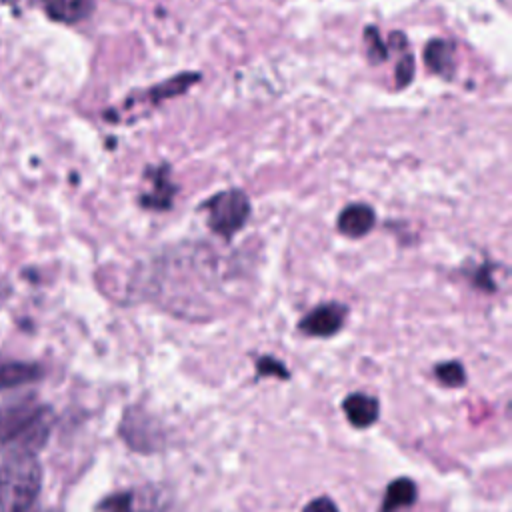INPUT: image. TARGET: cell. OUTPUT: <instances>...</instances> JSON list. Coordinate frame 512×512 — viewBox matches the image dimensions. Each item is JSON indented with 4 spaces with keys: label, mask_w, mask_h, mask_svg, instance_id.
<instances>
[{
    "label": "cell",
    "mask_w": 512,
    "mask_h": 512,
    "mask_svg": "<svg viewBox=\"0 0 512 512\" xmlns=\"http://www.w3.org/2000/svg\"><path fill=\"white\" fill-rule=\"evenodd\" d=\"M48 18L64 24H74L88 18L94 10V0H40Z\"/></svg>",
    "instance_id": "9"
},
{
    "label": "cell",
    "mask_w": 512,
    "mask_h": 512,
    "mask_svg": "<svg viewBox=\"0 0 512 512\" xmlns=\"http://www.w3.org/2000/svg\"><path fill=\"white\" fill-rule=\"evenodd\" d=\"M54 426L50 406L36 402L34 396L12 400L0 408V446L6 456L30 454L44 448Z\"/></svg>",
    "instance_id": "1"
},
{
    "label": "cell",
    "mask_w": 512,
    "mask_h": 512,
    "mask_svg": "<svg viewBox=\"0 0 512 512\" xmlns=\"http://www.w3.org/2000/svg\"><path fill=\"white\" fill-rule=\"evenodd\" d=\"M202 208L208 212V226L222 238H232L250 216V200L238 190H224L208 198Z\"/></svg>",
    "instance_id": "3"
},
{
    "label": "cell",
    "mask_w": 512,
    "mask_h": 512,
    "mask_svg": "<svg viewBox=\"0 0 512 512\" xmlns=\"http://www.w3.org/2000/svg\"><path fill=\"white\" fill-rule=\"evenodd\" d=\"M302 512H338V506L334 504V500H330L328 496H318L314 500H310Z\"/></svg>",
    "instance_id": "16"
},
{
    "label": "cell",
    "mask_w": 512,
    "mask_h": 512,
    "mask_svg": "<svg viewBox=\"0 0 512 512\" xmlns=\"http://www.w3.org/2000/svg\"><path fill=\"white\" fill-rule=\"evenodd\" d=\"M98 512H164V508L154 490H126L102 500Z\"/></svg>",
    "instance_id": "6"
},
{
    "label": "cell",
    "mask_w": 512,
    "mask_h": 512,
    "mask_svg": "<svg viewBox=\"0 0 512 512\" xmlns=\"http://www.w3.org/2000/svg\"><path fill=\"white\" fill-rule=\"evenodd\" d=\"M424 60L428 68L444 78H452L454 74V44L442 38L428 42L424 50Z\"/></svg>",
    "instance_id": "12"
},
{
    "label": "cell",
    "mask_w": 512,
    "mask_h": 512,
    "mask_svg": "<svg viewBox=\"0 0 512 512\" xmlns=\"http://www.w3.org/2000/svg\"><path fill=\"white\" fill-rule=\"evenodd\" d=\"M434 376L440 384L448 386V388H458L466 382V372H464V366L456 360H450V362H442L434 368Z\"/></svg>",
    "instance_id": "14"
},
{
    "label": "cell",
    "mask_w": 512,
    "mask_h": 512,
    "mask_svg": "<svg viewBox=\"0 0 512 512\" xmlns=\"http://www.w3.org/2000/svg\"><path fill=\"white\" fill-rule=\"evenodd\" d=\"M120 436L136 452H158L164 444V434L160 424L142 408L130 406L120 422Z\"/></svg>",
    "instance_id": "4"
},
{
    "label": "cell",
    "mask_w": 512,
    "mask_h": 512,
    "mask_svg": "<svg viewBox=\"0 0 512 512\" xmlns=\"http://www.w3.org/2000/svg\"><path fill=\"white\" fill-rule=\"evenodd\" d=\"M342 410H344L346 420L354 428H368L380 416L378 400L374 396H368V394H362V392L348 394L342 402Z\"/></svg>",
    "instance_id": "7"
},
{
    "label": "cell",
    "mask_w": 512,
    "mask_h": 512,
    "mask_svg": "<svg viewBox=\"0 0 512 512\" xmlns=\"http://www.w3.org/2000/svg\"><path fill=\"white\" fill-rule=\"evenodd\" d=\"M256 368H258V374L260 376H276V378H282V380H286V378H290V372L286 370V366L280 362V360H276V358H270V356H262L258 362H256Z\"/></svg>",
    "instance_id": "15"
},
{
    "label": "cell",
    "mask_w": 512,
    "mask_h": 512,
    "mask_svg": "<svg viewBox=\"0 0 512 512\" xmlns=\"http://www.w3.org/2000/svg\"><path fill=\"white\" fill-rule=\"evenodd\" d=\"M40 512H60L58 508H44V510H40Z\"/></svg>",
    "instance_id": "18"
},
{
    "label": "cell",
    "mask_w": 512,
    "mask_h": 512,
    "mask_svg": "<svg viewBox=\"0 0 512 512\" xmlns=\"http://www.w3.org/2000/svg\"><path fill=\"white\" fill-rule=\"evenodd\" d=\"M42 378V368L36 362H18L6 360L0 362V390L18 388Z\"/></svg>",
    "instance_id": "10"
},
{
    "label": "cell",
    "mask_w": 512,
    "mask_h": 512,
    "mask_svg": "<svg viewBox=\"0 0 512 512\" xmlns=\"http://www.w3.org/2000/svg\"><path fill=\"white\" fill-rule=\"evenodd\" d=\"M412 56H404L396 68V78H398V86H406L410 80H412V74H414V64H412Z\"/></svg>",
    "instance_id": "17"
},
{
    "label": "cell",
    "mask_w": 512,
    "mask_h": 512,
    "mask_svg": "<svg viewBox=\"0 0 512 512\" xmlns=\"http://www.w3.org/2000/svg\"><path fill=\"white\" fill-rule=\"evenodd\" d=\"M376 224V214L368 204H350L338 214V230L350 238L366 236Z\"/></svg>",
    "instance_id": "8"
},
{
    "label": "cell",
    "mask_w": 512,
    "mask_h": 512,
    "mask_svg": "<svg viewBox=\"0 0 512 512\" xmlns=\"http://www.w3.org/2000/svg\"><path fill=\"white\" fill-rule=\"evenodd\" d=\"M348 308L340 302H326L316 308H312L298 324L300 332L306 336H316V338H328L334 336L346 322Z\"/></svg>",
    "instance_id": "5"
},
{
    "label": "cell",
    "mask_w": 512,
    "mask_h": 512,
    "mask_svg": "<svg viewBox=\"0 0 512 512\" xmlns=\"http://www.w3.org/2000/svg\"><path fill=\"white\" fill-rule=\"evenodd\" d=\"M2 2H16V0H2Z\"/></svg>",
    "instance_id": "19"
},
{
    "label": "cell",
    "mask_w": 512,
    "mask_h": 512,
    "mask_svg": "<svg viewBox=\"0 0 512 512\" xmlns=\"http://www.w3.org/2000/svg\"><path fill=\"white\" fill-rule=\"evenodd\" d=\"M152 178V190L142 194V206L152 208V210H166L172 204V196L176 192L174 184L168 178V168L166 166H158L154 170V174H150Z\"/></svg>",
    "instance_id": "11"
},
{
    "label": "cell",
    "mask_w": 512,
    "mask_h": 512,
    "mask_svg": "<svg viewBox=\"0 0 512 512\" xmlns=\"http://www.w3.org/2000/svg\"><path fill=\"white\" fill-rule=\"evenodd\" d=\"M418 496L416 484L410 478H396L388 484L380 512H396L400 508L410 506Z\"/></svg>",
    "instance_id": "13"
},
{
    "label": "cell",
    "mask_w": 512,
    "mask_h": 512,
    "mask_svg": "<svg viewBox=\"0 0 512 512\" xmlns=\"http://www.w3.org/2000/svg\"><path fill=\"white\" fill-rule=\"evenodd\" d=\"M42 484V468L30 454L6 456L0 466V512H28Z\"/></svg>",
    "instance_id": "2"
}]
</instances>
